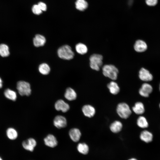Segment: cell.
<instances>
[{
    "mask_svg": "<svg viewBox=\"0 0 160 160\" xmlns=\"http://www.w3.org/2000/svg\"><path fill=\"white\" fill-rule=\"evenodd\" d=\"M103 74L113 80H116L117 78L119 70L114 65L111 64L105 65L102 68Z\"/></svg>",
    "mask_w": 160,
    "mask_h": 160,
    "instance_id": "6da1fadb",
    "label": "cell"
},
{
    "mask_svg": "<svg viewBox=\"0 0 160 160\" xmlns=\"http://www.w3.org/2000/svg\"><path fill=\"white\" fill-rule=\"evenodd\" d=\"M57 55L61 59L65 60H70L74 57V53L71 47L68 45H63L58 49Z\"/></svg>",
    "mask_w": 160,
    "mask_h": 160,
    "instance_id": "7a4b0ae2",
    "label": "cell"
},
{
    "mask_svg": "<svg viewBox=\"0 0 160 160\" xmlns=\"http://www.w3.org/2000/svg\"><path fill=\"white\" fill-rule=\"evenodd\" d=\"M89 60L90 68L93 70L99 71L103 64L102 55L97 54H93L90 56Z\"/></svg>",
    "mask_w": 160,
    "mask_h": 160,
    "instance_id": "3957f363",
    "label": "cell"
},
{
    "mask_svg": "<svg viewBox=\"0 0 160 160\" xmlns=\"http://www.w3.org/2000/svg\"><path fill=\"white\" fill-rule=\"evenodd\" d=\"M116 112L121 118L127 119L131 115L132 111L128 105L124 103L118 104L116 108Z\"/></svg>",
    "mask_w": 160,
    "mask_h": 160,
    "instance_id": "277c9868",
    "label": "cell"
},
{
    "mask_svg": "<svg viewBox=\"0 0 160 160\" xmlns=\"http://www.w3.org/2000/svg\"><path fill=\"white\" fill-rule=\"evenodd\" d=\"M17 89L19 94L22 96H29L31 94V89L29 83L24 81H18Z\"/></svg>",
    "mask_w": 160,
    "mask_h": 160,
    "instance_id": "5b68a950",
    "label": "cell"
},
{
    "mask_svg": "<svg viewBox=\"0 0 160 160\" xmlns=\"http://www.w3.org/2000/svg\"><path fill=\"white\" fill-rule=\"evenodd\" d=\"M36 145V142L33 138H30L22 143L23 148L25 150L32 152Z\"/></svg>",
    "mask_w": 160,
    "mask_h": 160,
    "instance_id": "8992f818",
    "label": "cell"
},
{
    "mask_svg": "<svg viewBox=\"0 0 160 160\" xmlns=\"http://www.w3.org/2000/svg\"><path fill=\"white\" fill-rule=\"evenodd\" d=\"M153 88L152 86L149 84L145 83L143 84L140 89L139 92L141 96L144 97H148L149 95L152 91Z\"/></svg>",
    "mask_w": 160,
    "mask_h": 160,
    "instance_id": "52a82bcc",
    "label": "cell"
},
{
    "mask_svg": "<svg viewBox=\"0 0 160 160\" xmlns=\"http://www.w3.org/2000/svg\"><path fill=\"white\" fill-rule=\"evenodd\" d=\"M67 123V120L66 118L62 116H56L53 121V124L54 126L59 129L65 127L66 126Z\"/></svg>",
    "mask_w": 160,
    "mask_h": 160,
    "instance_id": "ba28073f",
    "label": "cell"
},
{
    "mask_svg": "<svg viewBox=\"0 0 160 160\" xmlns=\"http://www.w3.org/2000/svg\"><path fill=\"white\" fill-rule=\"evenodd\" d=\"M139 77L141 80L144 81H150L153 79L152 74L144 68H142L140 70Z\"/></svg>",
    "mask_w": 160,
    "mask_h": 160,
    "instance_id": "9c48e42d",
    "label": "cell"
},
{
    "mask_svg": "<svg viewBox=\"0 0 160 160\" xmlns=\"http://www.w3.org/2000/svg\"><path fill=\"white\" fill-rule=\"evenodd\" d=\"M55 107L58 111H61L63 112H67L69 109V105L62 100H58L55 103Z\"/></svg>",
    "mask_w": 160,
    "mask_h": 160,
    "instance_id": "30bf717a",
    "label": "cell"
},
{
    "mask_svg": "<svg viewBox=\"0 0 160 160\" xmlns=\"http://www.w3.org/2000/svg\"><path fill=\"white\" fill-rule=\"evenodd\" d=\"M44 143L47 146L51 148H54L57 145V141L56 137L53 135L49 134L44 139Z\"/></svg>",
    "mask_w": 160,
    "mask_h": 160,
    "instance_id": "8fae6325",
    "label": "cell"
},
{
    "mask_svg": "<svg viewBox=\"0 0 160 160\" xmlns=\"http://www.w3.org/2000/svg\"><path fill=\"white\" fill-rule=\"evenodd\" d=\"M147 48L146 44L145 41L141 40H137L134 45V50L137 52H144L147 49Z\"/></svg>",
    "mask_w": 160,
    "mask_h": 160,
    "instance_id": "7c38bea8",
    "label": "cell"
},
{
    "mask_svg": "<svg viewBox=\"0 0 160 160\" xmlns=\"http://www.w3.org/2000/svg\"><path fill=\"white\" fill-rule=\"evenodd\" d=\"M82 110L84 115L89 118L92 117L95 113V108L89 105H84L82 107Z\"/></svg>",
    "mask_w": 160,
    "mask_h": 160,
    "instance_id": "4fadbf2b",
    "label": "cell"
},
{
    "mask_svg": "<svg viewBox=\"0 0 160 160\" xmlns=\"http://www.w3.org/2000/svg\"><path fill=\"white\" fill-rule=\"evenodd\" d=\"M69 134L71 139L73 141L76 142L79 140L81 135L80 130L76 128H72L70 129Z\"/></svg>",
    "mask_w": 160,
    "mask_h": 160,
    "instance_id": "5bb4252c",
    "label": "cell"
},
{
    "mask_svg": "<svg viewBox=\"0 0 160 160\" xmlns=\"http://www.w3.org/2000/svg\"><path fill=\"white\" fill-rule=\"evenodd\" d=\"M34 46L36 47L44 46L46 42L45 38L43 36L39 34L35 35L33 40Z\"/></svg>",
    "mask_w": 160,
    "mask_h": 160,
    "instance_id": "9a60e30c",
    "label": "cell"
},
{
    "mask_svg": "<svg viewBox=\"0 0 160 160\" xmlns=\"http://www.w3.org/2000/svg\"><path fill=\"white\" fill-rule=\"evenodd\" d=\"M153 138L152 134L146 130L143 131L140 135V139L146 143H148L152 141Z\"/></svg>",
    "mask_w": 160,
    "mask_h": 160,
    "instance_id": "2e32d148",
    "label": "cell"
},
{
    "mask_svg": "<svg viewBox=\"0 0 160 160\" xmlns=\"http://www.w3.org/2000/svg\"><path fill=\"white\" fill-rule=\"evenodd\" d=\"M107 87L110 93L113 95L117 94L120 91V88L119 85L114 81L110 82L108 84Z\"/></svg>",
    "mask_w": 160,
    "mask_h": 160,
    "instance_id": "e0dca14e",
    "label": "cell"
},
{
    "mask_svg": "<svg viewBox=\"0 0 160 160\" xmlns=\"http://www.w3.org/2000/svg\"><path fill=\"white\" fill-rule=\"evenodd\" d=\"M64 96L67 100L72 101L76 99L77 94L74 89L68 87L65 91Z\"/></svg>",
    "mask_w": 160,
    "mask_h": 160,
    "instance_id": "ac0fdd59",
    "label": "cell"
},
{
    "mask_svg": "<svg viewBox=\"0 0 160 160\" xmlns=\"http://www.w3.org/2000/svg\"><path fill=\"white\" fill-rule=\"evenodd\" d=\"M122 127V124L120 121H116L111 124L110 128L111 131L113 132L117 133L121 130Z\"/></svg>",
    "mask_w": 160,
    "mask_h": 160,
    "instance_id": "d6986e66",
    "label": "cell"
},
{
    "mask_svg": "<svg viewBox=\"0 0 160 160\" xmlns=\"http://www.w3.org/2000/svg\"><path fill=\"white\" fill-rule=\"evenodd\" d=\"M134 112L136 114L140 115L143 114L145 112V108L143 104L141 102L136 103L132 108Z\"/></svg>",
    "mask_w": 160,
    "mask_h": 160,
    "instance_id": "ffe728a7",
    "label": "cell"
},
{
    "mask_svg": "<svg viewBox=\"0 0 160 160\" xmlns=\"http://www.w3.org/2000/svg\"><path fill=\"white\" fill-rule=\"evenodd\" d=\"M4 96L7 99L13 101H15L17 98V95L15 91L9 89H7L4 92Z\"/></svg>",
    "mask_w": 160,
    "mask_h": 160,
    "instance_id": "44dd1931",
    "label": "cell"
},
{
    "mask_svg": "<svg viewBox=\"0 0 160 160\" xmlns=\"http://www.w3.org/2000/svg\"><path fill=\"white\" fill-rule=\"evenodd\" d=\"M6 133L7 137L11 140H14L16 139L18 135L17 130L12 127L8 128L6 130Z\"/></svg>",
    "mask_w": 160,
    "mask_h": 160,
    "instance_id": "7402d4cb",
    "label": "cell"
},
{
    "mask_svg": "<svg viewBox=\"0 0 160 160\" xmlns=\"http://www.w3.org/2000/svg\"><path fill=\"white\" fill-rule=\"evenodd\" d=\"M75 49L76 52L81 55L85 54L88 51V48L87 46L85 44L81 43L76 44L75 46Z\"/></svg>",
    "mask_w": 160,
    "mask_h": 160,
    "instance_id": "603a6c76",
    "label": "cell"
},
{
    "mask_svg": "<svg viewBox=\"0 0 160 160\" xmlns=\"http://www.w3.org/2000/svg\"><path fill=\"white\" fill-rule=\"evenodd\" d=\"M76 8L81 11H83L88 7V4L85 0H77L76 3Z\"/></svg>",
    "mask_w": 160,
    "mask_h": 160,
    "instance_id": "cb8c5ba5",
    "label": "cell"
},
{
    "mask_svg": "<svg viewBox=\"0 0 160 160\" xmlns=\"http://www.w3.org/2000/svg\"><path fill=\"white\" fill-rule=\"evenodd\" d=\"M77 148L79 152L83 154H87L89 152V147L86 144L84 143H79L77 145Z\"/></svg>",
    "mask_w": 160,
    "mask_h": 160,
    "instance_id": "d4e9b609",
    "label": "cell"
},
{
    "mask_svg": "<svg viewBox=\"0 0 160 160\" xmlns=\"http://www.w3.org/2000/svg\"><path fill=\"white\" fill-rule=\"evenodd\" d=\"M50 68L49 66L46 63H42L39 65V70L40 73L44 75L48 74L50 71Z\"/></svg>",
    "mask_w": 160,
    "mask_h": 160,
    "instance_id": "484cf974",
    "label": "cell"
},
{
    "mask_svg": "<svg viewBox=\"0 0 160 160\" xmlns=\"http://www.w3.org/2000/svg\"><path fill=\"white\" fill-rule=\"evenodd\" d=\"M137 123L138 126L141 128H146L148 126L146 119L143 116H140L138 118Z\"/></svg>",
    "mask_w": 160,
    "mask_h": 160,
    "instance_id": "4316f807",
    "label": "cell"
},
{
    "mask_svg": "<svg viewBox=\"0 0 160 160\" xmlns=\"http://www.w3.org/2000/svg\"><path fill=\"white\" fill-rule=\"evenodd\" d=\"M9 54V48L7 45L4 44H0V55L2 57H7Z\"/></svg>",
    "mask_w": 160,
    "mask_h": 160,
    "instance_id": "83f0119b",
    "label": "cell"
},
{
    "mask_svg": "<svg viewBox=\"0 0 160 160\" xmlns=\"http://www.w3.org/2000/svg\"><path fill=\"white\" fill-rule=\"evenodd\" d=\"M32 9L33 13L36 15H39L42 12V10L41 9L38 4L34 5L32 7Z\"/></svg>",
    "mask_w": 160,
    "mask_h": 160,
    "instance_id": "f1b7e54d",
    "label": "cell"
},
{
    "mask_svg": "<svg viewBox=\"0 0 160 160\" xmlns=\"http://www.w3.org/2000/svg\"><path fill=\"white\" fill-rule=\"evenodd\" d=\"M145 2L147 5L153 6L157 4L158 0H146Z\"/></svg>",
    "mask_w": 160,
    "mask_h": 160,
    "instance_id": "f546056e",
    "label": "cell"
},
{
    "mask_svg": "<svg viewBox=\"0 0 160 160\" xmlns=\"http://www.w3.org/2000/svg\"><path fill=\"white\" fill-rule=\"evenodd\" d=\"M38 6L42 11H45L47 9V6L44 3L39 2L38 4Z\"/></svg>",
    "mask_w": 160,
    "mask_h": 160,
    "instance_id": "4dcf8cb0",
    "label": "cell"
},
{
    "mask_svg": "<svg viewBox=\"0 0 160 160\" xmlns=\"http://www.w3.org/2000/svg\"><path fill=\"white\" fill-rule=\"evenodd\" d=\"M134 0H128V4L129 6H131L133 3Z\"/></svg>",
    "mask_w": 160,
    "mask_h": 160,
    "instance_id": "1f68e13d",
    "label": "cell"
},
{
    "mask_svg": "<svg viewBox=\"0 0 160 160\" xmlns=\"http://www.w3.org/2000/svg\"><path fill=\"white\" fill-rule=\"evenodd\" d=\"M2 81L1 78H0V89L2 87Z\"/></svg>",
    "mask_w": 160,
    "mask_h": 160,
    "instance_id": "d6a6232c",
    "label": "cell"
},
{
    "mask_svg": "<svg viewBox=\"0 0 160 160\" xmlns=\"http://www.w3.org/2000/svg\"><path fill=\"white\" fill-rule=\"evenodd\" d=\"M128 160H137L135 158H132L130 159H129Z\"/></svg>",
    "mask_w": 160,
    "mask_h": 160,
    "instance_id": "836d02e7",
    "label": "cell"
},
{
    "mask_svg": "<svg viewBox=\"0 0 160 160\" xmlns=\"http://www.w3.org/2000/svg\"><path fill=\"white\" fill-rule=\"evenodd\" d=\"M0 160H3L2 158L0 156Z\"/></svg>",
    "mask_w": 160,
    "mask_h": 160,
    "instance_id": "e575fe53",
    "label": "cell"
},
{
    "mask_svg": "<svg viewBox=\"0 0 160 160\" xmlns=\"http://www.w3.org/2000/svg\"><path fill=\"white\" fill-rule=\"evenodd\" d=\"M159 90L160 91V85H159Z\"/></svg>",
    "mask_w": 160,
    "mask_h": 160,
    "instance_id": "d590c367",
    "label": "cell"
},
{
    "mask_svg": "<svg viewBox=\"0 0 160 160\" xmlns=\"http://www.w3.org/2000/svg\"><path fill=\"white\" fill-rule=\"evenodd\" d=\"M159 107H160V104H159Z\"/></svg>",
    "mask_w": 160,
    "mask_h": 160,
    "instance_id": "8d00e7d4",
    "label": "cell"
}]
</instances>
